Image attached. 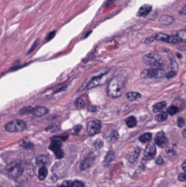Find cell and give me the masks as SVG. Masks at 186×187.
<instances>
[{"instance_id": "1", "label": "cell", "mask_w": 186, "mask_h": 187, "mask_svg": "<svg viewBox=\"0 0 186 187\" xmlns=\"http://www.w3.org/2000/svg\"><path fill=\"white\" fill-rule=\"evenodd\" d=\"M123 89V82L119 77L113 78L107 88V94L111 98H117L121 96Z\"/></svg>"}, {"instance_id": "2", "label": "cell", "mask_w": 186, "mask_h": 187, "mask_svg": "<svg viewBox=\"0 0 186 187\" xmlns=\"http://www.w3.org/2000/svg\"><path fill=\"white\" fill-rule=\"evenodd\" d=\"M27 128L26 124L23 120L15 119L7 123L4 129L6 131L9 133H18L25 130Z\"/></svg>"}, {"instance_id": "3", "label": "cell", "mask_w": 186, "mask_h": 187, "mask_svg": "<svg viewBox=\"0 0 186 187\" xmlns=\"http://www.w3.org/2000/svg\"><path fill=\"white\" fill-rule=\"evenodd\" d=\"M109 74V71H108L106 73H104L102 74H101L100 76L93 77L87 84V88L88 89H91L97 86L103 85V84H104L108 79Z\"/></svg>"}, {"instance_id": "4", "label": "cell", "mask_w": 186, "mask_h": 187, "mask_svg": "<svg viewBox=\"0 0 186 187\" xmlns=\"http://www.w3.org/2000/svg\"><path fill=\"white\" fill-rule=\"evenodd\" d=\"M61 147L62 143L61 140H59L58 137H54L51 142L49 148L54 153L55 156L59 159H62L64 156V153L62 149H61Z\"/></svg>"}, {"instance_id": "5", "label": "cell", "mask_w": 186, "mask_h": 187, "mask_svg": "<svg viewBox=\"0 0 186 187\" xmlns=\"http://www.w3.org/2000/svg\"><path fill=\"white\" fill-rule=\"evenodd\" d=\"M164 74V71L160 69H146L141 72V77L146 78H159L163 77Z\"/></svg>"}, {"instance_id": "6", "label": "cell", "mask_w": 186, "mask_h": 187, "mask_svg": "<svg viewBox=\"0 0 186 187\" xmlns=\"http://www.w3.org/2000/svg\"><path fill=\"white\" fill-rule=\"evenodd\" d=\"M24 171V168L20 163H15L8 168L9 176L13 179H17L21 176Z\"/></svg>"}, {"instance_id": "7", "label": "cell", "mask_w": 186, "mask_h": 187, "mask_svg": "<svg viewBox=\"0 0 186 187\" xmlns=\"http://www.w3.org/2000/svg\"><path fill=\"white\" fill-rule=\"evenodd\" d=\"M101 129V123L98 120L91 121L87 125V131L90 136H94L98 134Z\"/></svg>"}, {"instance_id": "8", "label": "cell", "mask_w": 186, "mask_h": 187, "mask_svg": "<svg viewBox=\"0 0 186 187\" xmlns=\"http://www.w3.org/2000/svg\"><path fill=\"white\" fill-rule=\"evenodd\" d=\"M161 59V57L158 54H149L143 57V61L147 65H152L157 63Z\"/></svg>"}, {"instance_id": "9", "label": "cell", "mask_w": 186, "mask_h": 187, "mask_svg": "<svg viewBox=\"0 0 186 187\" xmlns=\"http://www.w3.org/2000/svg\"><path fill=\"white\" fill-rule=\"evenodd\" d=\"M156 154V147L152 143H150L147 145L145 149L144 156L146 159H152Z\"/></svg>"}, {"instance_id": "10", "label": "cell", "mask_w": 186, "mask_h": 187, "mask_svg": "<svg viewBox=\"0 0 186 187\" xmlns=\"http://www.w3.org/2000/svg\"><path fill=\"white\" fill-rule=\"evenodd\" d=\"M155 142L159 147H164L167 144V140L165 134L162 131L158 133L155 138Z\"/></svg>"}, {"instance_id": "11", "label": "cell", "mask_w": 186, "mask_h": 187, "mask_svg": "<svg viewBox=\"0 0 186 187\" xmlns=\"http://www.w3.org/2000/svg\"><path fill=\"white\" fill-rule=\"evenodd\" d=\"M152 6L150 4H145L140 7V8L137 12V15L138 17H145L152 11Z\"/></svg>"}, {"instance_id": "12", "label": "cell", "mask_w": 186, "mask_h": 187, "mask_svg": "<svg viewBox=\"0 0 186 187\" xmlns=\"http://www.w3.org/2000/svg\"><path fill=\"white\" fill-rule=\"evenodd\" d=\"M49 112V109L45 107H37L34 108L32 113L36 117H42L45 116Z\"/></svg>"}, {"instance_id": "13", "label": "cell", "mask_w": 186, "mask_h": 187, "mask_svg": "<svg viewBox=\"0 0 186 187\" xmlns=\"http://www.w3.org/2000/svg\"><path fill=\"white\" fill-rule=\"evenodd\" d=\"M94 161V159L92 157L86 158L85 159H84L82 161V164L80 165V169L82 170H85L88 168H90V167L93 165Z\"/></svg>"}, {"instance_id": "14", "label": "cell", "mask_w": 186, "mask_h": 187, "mask_svg": "<svg viewBox=\"0 0 186 187\" xmlns=\"http://www.w3.org/2000/svg\"><path fill=\"white\" fill-rule=\"evenodd\" d=\"M174 17L167 15H162L159 18V22L163 25H169L173 23L174 21Z\"/></svg>"}, {"instance_id": "15", "label": "cell", "mask_w": 186, "mask_h": 187, "mask_svg": "<svg viewBox=\"0 0 186 187\" xmlns=\"http://www.w3.org/2000/svg\"><path fill=\"white\" fill-rule=\"evenodd\" d=\"M166 106H167V103L165 101H162V102L156 103L155 105H153V112L154 113H157V112L161 111L166 107Z\"/></svg>"}, {"instance_id": "16", "label": "cell", "mask_w": 186, "mask_h": 187, "mask_svg": "<svg viewBox=\"0 0 186 187\" xmlns=\"http://www.w3.org/2000/svg\"><path fill=\"white\" fill-rule=\"evenodd\" d=\"M125 97L129 101H133L136 100L141 97V95L136 92H129L125 95Z\"/></svg>"}, {"instance_id": "17", "label": "cell", "mask_w": 186, "mask_h": 187, "mask_svg": "<svg viewBox=\"0 0 186 187\" xmlns=\"http://www.w3.org/2000/svg\"><path fill=\"white\" fill-rule=\"evenodd\" d=\"M125 123L128 127H129L130 128H133L135 126H136L137 124L136 119L134 116H130L127 118L125 119Z\"/></svg>"}, {"instance_id": "18", "label": "cell", "mask_w": 186, "mask_h": 187, "mask_svg": "<svg viewBox=\"0 0 186 187\" xmlns=\"http://www.w3.org/2000/svg\"><path fill=\"white\" fill-rule=\"evenodd\" d=\"M152 139V134L150 133H145L141 135L139 138V141L141 143H145L149 142Z\"/></svg>"}, {"instance_id": "19", "label": "cell", "mask_w": 186, "mask_h": 187, "mask_svg": "<svg viewBox=\"0 0 186 187\" xmlns=\"http://www.w3.org/2000/svg\"><path fill=\"white\" fill-rule=\"evenodd\" d=\"M48 174L47 168L45 166H42L40 168L38 171V178L40 180H43L45 179Z\"/></svg>"}, {"instance_id": "20", "label": "cell", "mask_w": 186, "mask_h": 187, "mask_svg": "<svg viewBox=\"0 0 186 187\" xmlns=\"http://www.w3.org/2000/svg\"><path fill=\"white\" fill-rule=\"evenodd\" d=\"M181 42L182 40L178 36H169L167 41V43L174 44H179Z\"/></svg>"}, {"instance_id": "21", "label": "cell", "mask_w": 186, "mask_h": 187, "mask_svg": "<svg viewBox=\"0 0 186 187\" xmlns=\"http://www.w3.org/2000/svg\"><path fill=\"white\" fill-rule=\"evenodd\" d=\"M167 118V114L165 112H162L161 113L157 114L155 119L157 122H162L166 120Z\"/></svg>"}, {"instance_id": "22", "label": "cell", "mask_w": 186, "mask_h": 187, "mask_svg": "<svg viewBox=\"0 0 186 187\" xmlns=\"http://www.w3.org/2000/svg\"><path fill=\"white\" fill-rule=\"evenodd\" d=\"M48 162V159L45 156H38L36 159V164L37 165H44L46 164Z\"/></svg>"}, {"instance_id": "23", "label": "cell", "mask_w": 186, "mask_h": 187, "mask_svg": "<svg viewBox=\"0 0 186 187\" xmlns=\"http://www.w3.org/2000/svg\"><path fill=\"white\" fill-rule=\"evenodd\" d=\"M74 104H75L76 107L81 108L84 107L85 103V101L81 97H78V98L75 99Z\"/></svg>"}, {"instance_id": "24", "label": "cell", "mask_w": 186, "mask_h": 187, "mask_svg": "<svg viewBox=\"0 0 186 187\" xmlns=\"http://www.w3.org/2000/svg\"><path fill=\"white\" fill-rule=\"evenodd\" d=\"M178 112V108L175 106H171L167 109V113L169 115L174 116Z\"/></svg>"}, {"instance_id": "25", "label": "cell", "mask_w": 186, "mask_h": 187, "mask_svg": "<svg viewBox=\"0 0 186 187\" xmlns=\"http://www.w3.org/2000/svg\"><path fill=\"white\" fill-rule=\"evenodd\" d=\"M34 109V108L31 106H27L21 108L19 112L21 114H25L30 113H32Z\"/></svg>"}, {"instance_id": "26", "label": "cell", "mask_w": 186, "mask_h": 187, "mask_svg": "<svg viewBox=\"0 0 186 187\" xmlns=\"http://www.w3.org/2000/svg\"><path fill=\"white\" fill-rule=\"evenodd\" d=\"M168 37H169V36L167 34L159 33V34H157V35L156 36V38L157 40L161 41L167 42Z\"/></svg>"}, {"instance_id": "27", "label": "cell", "mask_w": 186, "mask_h": 187, "mask_svg": "<svg viewBox=\"0 0 186 187\" xmlns=\"http://www.w3.org/2000/svg\"><path fill=\"white\" fill-rule=\"evenodd\" d=\"M177 36L182 40L186 43V30H181L177 34Z\"/></svg>"}, {"instance_id": "28", "label": "cell", "mask_w": 186, "mask_h": 187, "mask_svg": "<svg viewBox=\"0 0 186 187\" xmlns=\"http://www.w3.org/2000/svg\"><path fill=\"white\" fill-rule=\"evenodd\" d=\"M94 146L97 149H100L103 147V142L100 139H98L94 141Z\"/></svg>"}, {"instance_id": "29", "label": "cell", "mask_w": 186, "mask_h": 187, "mask_svg": "<svg viewBox=\"0 0 186 187\" xmlns=\"http://www.w3.org/2000/svg\"><path fill=\"white\" fill-rule=\"evenodd\" d=\"M31 143H30L29 139L26 138V139L23 140V142H21V146L25 147V148H27V147H31Z\"/></svg>"}, {"instance_id": "30", "label": "cell", "mask_w": 186, "mask_h": 187, "mask_svg": "<svg viewBox=\"0 0 186 187\" xmlns=\"http://www.w3.org/2000/svg\"><path fill=\"white\" fill-rule=\"evenodd\" d=\"M71 187H84V184L81 181H75L72 183Z\"/></svg>"}, {"instance_id": "31", "label": "cell", "mask_w": 186, "mask_h": 187, "mask_svg": "<svg viewBox=\"0 0 186 187\" xmlns=\"http://www.w3.org/2000/svg\"><path fill=\"white\" fill-rule=\"evenodd\" d=\"M114 158V153H113V151H110L106 156L105 162H110L111 160H113Z\"/></svg>"}, {"instance_id": "32", "label": "cell", "mask_w": 186, "mask_h": 187, "mask_svg": "<svg viewBox=\"0 0 186 187\" xmlns=\"http://www.w3.org/2000/svg\"><path fill=\"white\" fill-rule=\"evenodd\" d=\"M184 124H185V120L183 118L181 117L178 118V125L179 128H182L184 126Z\"/></svg>"}, {"instance_id": "33", "label": "cell", "mask_w": 186, "mask_h": 187, "mask_svg": "<svg viewBox=\"0 0 186 187\" xmlns=\"http://www.w3.org/2000/svg\"><path fill=\"white\" fill-rule=\"evenodd\" d=\"M176 74V71H174V70H171L167 74H166V77L167 79H170V78L173 77Z\"/></svg>"}, {"instance_id": "34", "label": "cell", "mask_w": 186, "mask_h": 187, "mask_svg": "<svg viewBox=\"0 0 186 187\" xmlns=\"http://www.w3.org/2000/svg\"><path fill=\"white\" fill-rule=\"evenodd\" d=\"M178 179L181 182H184L186 180V173H181L179 174V176L178 177Z\"/></svg>"}, {"instance_id": "35", "label": "cell", "mask_w": 186, "mask_h": 187, "mask_svg": "<svg viewBox=\"0 0 186 187\" xmlns=\"http://www.w3.org/2000/svg\"><path fill=\"white\" fill-rule=\"evenodd\" d=\"M171 67H172V70H174L176 71L178 69V64L176 63L175 60H172L171 61Z\"/></svg>"}, {"instance_id": "36", "label": "cell", "mask_w": 186, "mask_h": 187, "mask_svg": "<svg viewBox=\"0 0 186 187\" xmlns=\"http://www.w3.org/2000/svg\"><path fill=\"white\" fill-rule=\"evenodd\" d=\"M155 40H156V36H152V37H150L147 38L145 40V42L146 44H150L151 43L153 42Z\"/></svg>"}, {"instance_id": "37", "label": "cell", "mask_w": 186, "mask_h": 187, "mask_svg": "<svg viewBox=\"0 0 186 187\" xmlns=\"http://www.w3.org/2000/svg\"><path fill=\"white\" fill-rule=\"evenodd\" d=\"M55 34H56V32L55 31L51 32L50 33H49L48 36V37L46 38V41H49L51 40H52V38H54L55 36Z\"/></svg>"}, {"instance_id": "38", "label": "cell", "mask_w": 186, "mask_h": 187, "mask_svg": "<svg viewBox=\"0 0 186 187\" xmlns=\"http://www.w3.org/2000/svg\"><path fill=\"white\" fill-rule=\"evenodd\" d=\"M111 137L114 138V139L117 140L119 137V135L118 134L117 131L115 130H113L111 133Z\"/></svg>"}, {"instance_id": "39", "label": "cell", "mask_w": 186, "mask_h": 187, "mask_svg": "<svg viewBox=\"0 0 186 187\" xmlns=\"http://www.w3.org/2000/svg\"><path fill=\"white\" fill-rule=\"evenodd\" d=\"M156 163L157 165H162L163 163V159L162 157H158L156 160Z\"/></svg>"}, {"instance_id": "40", "label": "cell", "mask_w": 186, "mask_h": 187, "mask_svg": "<svg viewBox=\"0 0 186 187\" xmlns=\"http://www.w3.org/2000/svg\"><path fill=\"white\" fill-rule=\"evenodd\" d=\"M81 129H82V126H80V125H77V126H75L74 128V130L75 133H79L80 130H81Z\"/></svg>"}, {"instance_id": "41", "label": "cell", "mask_w": 186, "mask_h": 187, "mask_svg": "<svg viewBox=\"0 0 186 187\" xmlns=\"http://www.w3.org/2000/svg\"><path fill=\"white\" fill-rule=\"evenodd\" d=\"M180 13L181 14L185 15L186 14V5L184 6L183 8H182L181 11H180Z\"/></svg>"}, {"instance_id": "42", "label": "cell", "mask_w": 186, "mask_h": 187, "mask_svg": "<svg viewBox=\"0 0 186 187\" xmlns=\"http://www.w3.org/2000/svg\"><path fill=\"white\" fill-rule=\"evenodd\" d=\"M88 111L90 112H94L96 111V108L94 106H90V107L88 108Z\"/></svg>"}, {"instance_id": "43", "label": "cell", "mask_w": 186, "mask_h": 187, "mask_svg": "<svg viewBox=\"0 0 186 187\" xmlns=\"http://www.w3.org/2000/svg\"><path fill=\"white\" fill-rule=\"evenodd\" d=\"M182 168L183 170L186 173V160H184V162H183L182 165Z\"/></svg>"}, {"instance_id": "44", "label": "cell", "mask_w": 186, "mask_h": 187, "mask_svg": "<svg viewBox=\"0 0 186 187\" xmlns=\"http://www.w3.org/2000/svg\"><path fill=\"white\" fill-rule=\"evenodd\" d=\"M182 136L184 137V138H186V128L184 129L182 131Z\"/></svg>"}, {"instance_id": "45", "label": "cell", "mask_w": 186, "mask_h": 187, "mask_svg": "<svg viewBox=\"0 0 186 187\" xmlns=\"http://www.w3.org/2000/svg\"><path fill=\"white\" fill-rule=\"evenodd\" d=\"M178 57L180 58L182 57V56H181V55H180V54H178Z\"/></svg>"}, {"instance_id": "46", "label": "cell", "mask_w": 186, "mask_h": 187, "mask_svg": "<svg viewBox=\"0 0 186 187\" xmlns=\"http://www.w3.org/2000/svg\"><path fill=\"white\" fill-rule=\"evenodd\" d=\"M59 187H68L67 186H66V185H64V184H62V185H61V186H59Z\"/></svg>"}]
</instances>
